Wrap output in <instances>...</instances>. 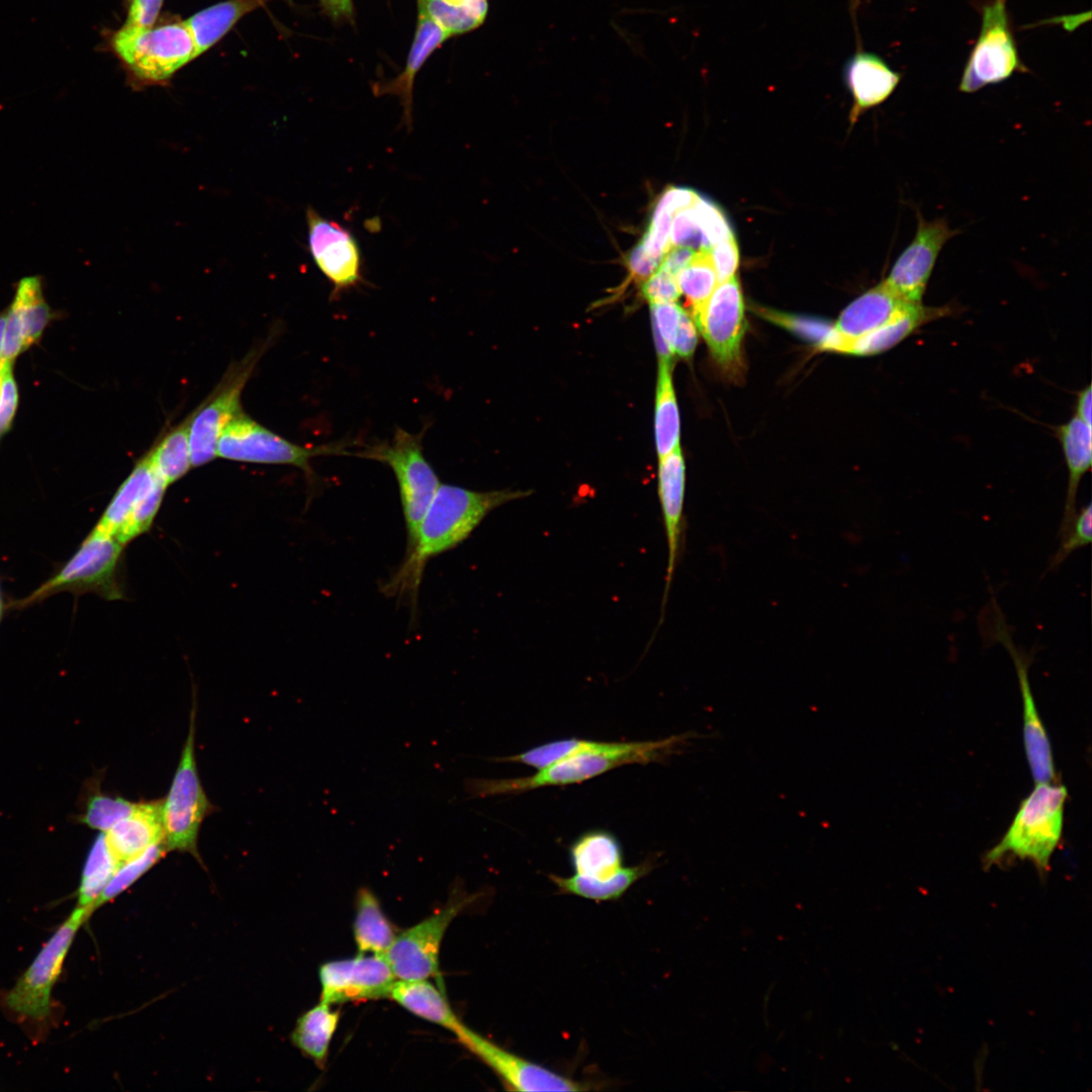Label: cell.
Returning a JSON list of instances; mask_svg holds the SVG:
<instances>
[{"label": "cell", "instance_id": "8992f818", "mask_svg": "<svg viewBox=\"0 0 1092 1092\" xmlns=\"http://www.w3.org/2000/svg\"><path fill=\"white\" fill-rule=\"evenodd\" d=\"M109 46L136 82L145 85L167 82L196 58L184 21L150 28L122 25L111 34Z\"/></svg>", "mask_w": 1092, "mask_h": 1092}, {"label": "cell", "instance_id": "c3c4849f", "mask_svg": "<svg viewBox=\"0 0 1092 1092\" xmlns=\"http://www.w3.org/2000/svg\"><path fill=\"white\" fill-rule=\"evenodd\" d=\"M710 255L718 283L735 276L739 263V251L734 237L713 246L710 249Z\"/></svg>", "mask_w": 1092, "mask_h": 1092}, {"label": "cell", "instance_id": "8d00e7d4", "mask_svg": "<svg viewBox=\"0 0 1092 1092\" xmlns=\"http://www.w3.org/2000/svg\"><path fill=\"white\" fill-rule=\"evenodd\" d=\"M420 13L439 24L450 36L479 26L487 12V1L461 5L451 0H418Z\"/></svg>", "mask_w": 1092, "mask_h": 1092}, {"label": "cell", "instance_id": "11a10c76", "mask_svg": "<svg viewBox=\"0 0 1092 1092\" xmlns=\"http://www.w3.org/2000/svg\"><path fill=\"white\" fill-rule=\"evenodd\" d=\"M1091 399V386L1087 385L1084 389L1078 392L1075 405V417L1090 426L1092 421Z\"/></svg>", "mask_w": 1092, "mask_h": 1092}, {"label": "cell", "instance_id": "2e32d148", "mask_svg": "<svg viewBox=\"0 0 1092 1092\" xmlns=\"http://www.w3.org/2000/svg\"><path fill=\"white\" fill-rule=\"evenodd\" d=\"M694 322L721 369L732 377L740 375L746 324L742 292L735 276L718 283Z\"/></svg>", "mask_w": 1092, "mask_h": 1092}, {"label": "cell", "instance_id": "d6986e66", "mask_svg": "<svg viewBox=\"0 0 1092 1092\" xmlns=\"http://www.w3.org/2000/svg\"><path fill=\"white\" fill-rule=\"evenodd\" d=\"M959 234L944 218L926 220L917 211V229L912 242L894 263L883 281L896 295L910 302H922L927 283L942 247Z\"/></svg>", "mask_w": 1092, "mask_h": 1092}, {"label": "cell", "instance_id": "30bf717a", "mask_svg": "<svg viewBox=\"0 0 1092 1092\" xmlns=\"http://www.w3.org/2000/svg\"><path fill=\"white\" fill-rule=\"evenodd\" d=\"M984 638L1000 643L1009 653L1018 678L1023 710V743L1031 776L1036 783H1050L1055 779V764L1051 742L1037 713L1028 678V668L1033 653L1018 648L1012 639L1009 626L992 596L985 613L981 615Z\"/></svg>", "mask_w": 1092, "mask_h": 1092}, {"label": "cell", "instance_id": "ab89813d", "mask_svg": "<svg viewBox=\"0 0 1092 1092\" xmlns=\"http://www.w3.org/2000/svg\"><path fill=\"white\" fill-rule=\"evenodd\" d=\"M755 311L767 321L814 343L816 347L822 350L834 332V327L825 320L789 314L760 307H757Z\"/></svg>", "mask_w": 1092, "mask_h": 1092}, {"label": "cell", "instance_id": "680465c9", "mask_svg": "<svg viewBox=\"0 0 1092 1092\" xmlns=\"http://www.w3.org/2000/svg\"><path fill=\"white\" fill-rule=\"evenodd\" d=\"M451 1L454 2V3H457V4H461V5H468V4H475V3H479V2H484L486 0H451Z\"/></svg>", "mask_w": 1092, "mask_h": 1092}, {"label": "cell", "instance_id": "4316f807", "mask_svg": "<svg viewBox=\"0 0 1092 1092\" xmlns=\"http://www.w3.org/2000/svg\"><path fill=\"white\" fill-rule=\"evenodd\" d=\"M952 312L950 306H927L913 302L882 328L850 342L844 353L871 356L883 353L911 336L922 326Z\"/></svg>", "mask_w": 1092, "mask_h": 1092}, {"label": "cell", "instance_id": "7dc6e473", "mask_svg": "<svg viewBox=\"0 0 1092 1092\" xmlns=\"http://www.w3.org/2000/svg\"><path fill=\"white\" fill-rule=\"evenodd\" d=\"M642 294L650 302H675L680 295L676 278L661 270L653 273L642 284Z\"/></svg>", "mask_w": 1092, "mask_h": 1092}, {"label": "cell", "instance_id": "603a6c76", "mask_svg": "<svg viewBox=\"0 0 1092 1092\" xmlns=\"http://www.w3.org/2000/svg\"><path fill=\"white\" fill-rule=\"evenodd\" d=\"M911 303L896 295L884 282L868 290L853 300L836 322L834 330L839 337L836 352L844 353L850 342L882 328Z\"/></svg>", "mask_w": 1092, "mask_h": 1092}, {"label": "cell", "instance_id": "f6af8a7d", "mask_svg": "<svg viewBox=\"0 0 1092 1092\" xmlns=\"http://www.w3.org/2000/svg\"><path fill=\"white\" fill-rule=\"evenodd\" d=\"M672 215L664 209L654 208L649 226L640 243L653 257L662 261L670 248L669 235Z\"/></svg>", "mask_w": 1092, "mask_h": 1092}, {"label": "cell", "instance_id": "ac0fdd59", "mask_svg": "<svg viewBox=\"0 0 1092 1092\" xmlns=\"http://www.w3.org/2000/svg\"><path fill=\"white\" fill-rule=\"evenodd\" d=\"M453 1032L459 1042L490 1068L511 1090L581 1091L587 1089L580 1082L502 1048L463 1022Z\"/></svg>", "mask_w": 1092, "mask_h": 1092}, {"label": "cell", "instance_id": "277c9868", "mask_svg": "<svg viewBox=\"0 0 1092 1092\" xmlns=\"http://www.w3.org/2000/svg\"><path fill=\"white\" fill-rule=\"evenodd\" d=\"M1067 796L1063 785L1036 783L1003 837L985 854L984 866L1000 864L1011 856L1032 861L1044 874L1061 840Z\"/></svg>", "mask_w": 1092, "mask_h": 1092}, {"label": "cell", "instance_id": "5bb4252c", "mask_svg": "<svg viewBox=\"0 0 1092 1092\" xmlns=\"http://www.w3.org/2000/svg\"><path fill=\"white\" fill-rule=\"evenodd\" d=\"M1006 3L991 0L982 7V27L963 73L959 87L962 92H976L1021 70Z\"/></svg>", "mask_w": 1092, "mask_h": 1092}, {"label": "cell", "instance_id": "83f0119b", "mask_svg": "<svg viewBox=\"0 0 1092 1092\" xmlns=\"http://www.w3.org/2000/svg\"><path fill=\"white\" fill-rule=\"evenodd\" d=\"M388 997L411 1013L454 1031L462 1021L442 989L427 980H395Z\"/></svg>", "mask_w": 1092, "mask_h": 1092}, {"label": "cell", "instance_id": "52a82bcc", "mask_svg": "<svg viewBox=\"0 0 1092 1092\" xmlns=\"http://www.w3.org/2000/svg\"><path fill=\"white\" fill-rule=\"evenodd\" d=\"M423 433L397 428L388 442L367 446L352 455L388 465L397 482L408 545L439 486L440 479L426 459Z\"/></svg>", "mask_w": 1092, "mask_h": 1092}, {"label": "cell", "instance_id": "7a4b0ae2", "mask_svg": "<svg viewBox=\"0 0 1092 1092\" xmlns=\"http://www.w3.org/2000/svg\"><path fill=\"white\" fill-rule=\"evenodd\" d=\"M697 737L696 732H686L645 741L592 740L582 752L539 768L531 776L504 779L469 778L464 781V789L470 798H488L579 784L620 766L663 762Z\"/></svg>", "mask_w": 1092, "mask_h": 1092}, {"label": "cell", "instance_id": "f5cc1de1", "mask_svg": "<svg viewBox=\"0 0 1092 1092\" xmlns=\"http://www.w3.org/2000/svg\"><path fill=\"white\" fill-rule=\"evenodd\" d=\"M698 194L686 187H669L659 197L655 208L664 209L674 214L676 211L693 205Z\"/></svg>", "mask_w": 1092, "mask_h": 1092}, {"label": "cell", "instance_id": "1f68e13d", "mask_svg": "<svg viewBox=\"0 0 1092 1092\" xmlns=\"http://www.w3.org/2000/svg\"><path fill=\"white\" fill-rule=\"evenodd\" d=\"M339 1020L338 1010L331 1009V1004L320 1002L298 1018L291 1033V1041L304 1055L323 1066Z\"/></svg>", "mask_w": 1092, "mask_h": 1092}, {"label": "cell", "instance_id": "d6a6232c", "mask_svg": "<svg viewBox=\"0 0 1092 1092\" xmlns=\"http://www.w3.org/2000/svg\"><path fill=\"white\" fill-rule=\"evenodd\" d=\"M670 371L671 363L659 361L654 417L658 459L679 446V415Z\"/></svg>", "mask_w": 1092, "mask_h": 1092}, {"label": "cell", "instance_id": "7c38bea8", "mask_svg": "<svg viewBox=\"0 0 1092 1092\" xmlns=\"http://www.w3.org/2000/svg\"><path fill=\"white\" fill-rule=\"evenodd\" d=\"M463 891L416 925L397 933L384 959L397 980H427L439 974V952L444 934L458 913L473 901Z\"/></svg>", "mask_w": 1092, "mask_h": 1092}, {"label": "cell", "instance_id": "91938a15", "mask_svg": "<svg viewBox=\"0 0 1092 1092\" xmlns=\"http://www.w3.org/2000/svg\"><path fill=\"white\" fill-rule=\"evenodd\" d=\"M3 609H4L3 600H2L1 590H0V621H1V618H2V614H3Z\"/></svg>", "mask_w": 1092, "mask_h": 1092}, {"label": "cell", "instance_id": "9c48e42d", "mask_svg": "<svg viewBox=\"0 0 1092 1092\" xmlns=\"http://www.w3.org/2000/svg\"><path fill=\"white\" fill-rule=\"evenodd\" d=\"M346 443L300 446L257 423L243 411L222 430L217 457L249 463L290 465L301 469L310 480V461L317 456L349 455Z\"/></svg>", "mask_w": 1092, "mask_h": 1092}, {"label": "cell", "instance_id": "6da1fadb", "mask_svg": "<svg viewBox=\"0 0 1092 1092\" xmlns=\"http://www.w3.org/2000/svg\"><path fill=\"white\" fill-rule=\"evenodd\" d=\"M531 492L509 488L478 491L441 483L413 541L406 545L402 561L383 583L382 592L415 602L431 559L464 542L490 512Z\"/></svg>", "mask_w": 1092, "mask_h": 1092}, {"label": "cell", "instance_id": "9f6ffc18", "mask_svg": "<svg viewBox=\"0 0 1092 1092\" xmlns=\"http://www.w3.org/2000/svg\"><path fill=\"white\" fill-rule=\"evenodd\" d=\"M329 13L336 17H348L352 15V0H322Z\"/></svg>", "mask_w": 1092, "mask_h": 1092}, {"label": "cell", "instance_id": "ee69618b", "mask_svg": "<svg viewBox=\"0 0 1092 1092\" xmlns=\"http://www.w3.org/2000/svg\"><path fill=\"white\" fill-rule=\"evenodd\" d=\"M670 247H688L696 252L710 250L692 206L676 211L671 218Z\"/></svg>", "mask_w": 1092, "mask_h": 1092}, {"label": "cell", "instance_id": "e0dca14e", "mask_svg": "<svg viewBox=\"0 0 1092 1092\" xmlns=\"http://www.w3.org/2000/svg\"><path fill=\"white\" fill-rule=\"evenodd\" d=\"M305 216L308 251L333 285L331 298L337 299L363 282L360 247L348 229L322 216L313 207L307 206Z\"/></svg>", "mask_w": 1092, "mask_h": 1092}, {"label": "cell", "instance_id": "ba28073f", "mask_svg": "<svg viewBox=\"0 0 1092 1092\" xmlns=\"http://www.w3.org/2000/svg\"><path fill=\"white\" fill-rule=\"evenodd\" d=\"M195 705L190 713L187 739L181 751L167 797L162 800L164 843L167 850L188 852L199 859L197 839L200 825L211 813L199 780L195 758Z\"/></svg>", "mask_w": 1092, "mask_h": 1092}, {"label": "cell", "instance_id": "8fae6325", "mask_svg": "<svg viewBox=\"0 0 1092 1092\" xmlns=\"http://www.w3.org/2000/svg\"><path fill=\"white\" fill-rule=\"evenodd\" d=\"M167 487L145 454L119 485L95 527L125 546L151 529Z\"/></svg>", "mask_w": 1092, "mask_h": 1092}, {"label": "cell", "instance_id": "cb8c5ba5", "mask_svg": "<svg viewBox=\"0 0 1092 1092\" xmlns=\"http://www.w3.org/2000/svg\"><path fill=\"white\" fill-rule=\"evenodd\" d=\"M103 833L119 863L142 854L151 845L164 841L162 801L136 803L129 815Z\"/></svg>", "mask_w": 1092, "mask_h": 1092}, {"label": "cell", "instance_id": "6f0895ef", "mask_svg": "<svg viewBox=\"0 0 1092 1092\" xmlns=\"http://www.w3.org/2000/svg\"><path fill=\"white\" fill-rule=\"evenodd\" d=\"M6 326V314H0V363L2 361L4 335Z\"/></svg>", "mask_w": 1092, "mask_h": 1092}, {"label": "cell", "instance_id": "4fadbf2b", "mask_svg": "<svg viewBox=\"0 0 1092 1092\" xmlns=\"http://www.w3.org/2000/svg\"><path fill=\"white\" fill-rule=\"evenodd\" d=\"M258 360L259 350L231 366L210 395L187 418L192 467L217 457L219 436L229 422L243 411L242 392Z\"/></svg>", "mask_w": 1092, "mask_h": 1092}, {"label": "cell", "instance_id": "3957f363", "mask_svg": "<svg viewBox=\"0 0 1092 1092\" xmlns=\"http://www.w3.org/2000/svg\"><path fill=\"white\" fill-rule=\"evenodd\" d=\"M573 875H550L560 893L603 902L617 900L653 868V859L624 867L622 846L606 830H592L577 837L569 847Z\"/></svg>", "mask_w": 1092, "mask_h": 1092}, {"label": "cell", "instance_id": "836d02e7", "mask_svg": "<svg viewBox=\"0 0 1092 1092\" xmlns=\"http://www.w3.org/2000/svg\"><path fill=\"white\" fill-rule=\"evenodd\" d=\"M146 454L168 486L183 477L192 467L188 419L171 428Z\"/></svg>", "mask_w": 1092, "mask_h": 1092}, {"label": "cell", "instance_id": "f35d334b", "mask_svg": "<svg viewBox=\"0 0 1092 1092\" xmlns=\"http://www.w3.org/2000/svg\"><path fill=\"white\" fill-rule=\"evenodd\" d=\"M135 804L121 797L95 792L88 798L85 812L80 820L92 829L106 832L119 820L129 815Z\"/></svg>", "mask_w": 1092, "mask_h": 1092}, {"label": "cell", "instance_id": "60d3db41", "mask_svg": "<svg viewBox=\"0 0 1092 1092\" xmlns=\"http://www.w3.org/2000/svg\"><path fill=\"white\" fill-rule=\"evenodd\" d=\"M682 308L675 302H652L650 313L659 361L671 363L673 342Z\"/></svg>", "mask_w": 1092, "mask_h": 1092}, {"label": "cell", "instance_id": "e575fe53", "mask_svg": "<svg viewBox=\"0 0 1092 1092\" xmlns=\"http://www.w3.org/2000/svg\"><path fill=\"white\" fill-rule=\"evenodd\" d=\"M119 864L107 845L104 833L100 832L84 864L77 906L86 908L92 913L97 899Z\"/></svg>", "mask_w": 1092, "mask_h": 1092}, {"label": "cell", "instance_id": "484cf974", "mask_svg": "<svg viewBox=\"0 0 1092 1092\" xmlns=\"http://www.w3.org/2000/svg\"><path fill=\"white\" fill-rule=\"evenodd\" d=\"M1091 426L1077 417L1057 429V436L1062 446L1068 469V486L1064 514L1058 536L1062 539L1071 529L1077 515V494L1082 477L1091 469L1092 434Z\"/></svg>", "mask_w": 1092, "mask_h": 1092}, {"label": "cell", "instance_id": "74e56055", "mask_svg": "<svg viewBox=\"0 0 1092 1092\" xmlns=\"http://www.w3.org/2000/svg\"><path fill=\"white\" fill-rule=\"evenodd\" d=\"M166 851L168 850L164 841H160L151 845L142 854L120 863L97 899L94 910L130 887L155 866L165 855Z\"/></svg>", "mask_w": 1092, "mask_h": 1092}, {"label": "cell", "instance_id": "9a60e30c", "mask_svg": "<svg viewBox=\"0 0 1092 1092\" xmlns=\"http://www.w3.org/2000/svg\"><path fill=\"white\" fill-rule=\"evenodd\" d=\"M90 914L88 909L78 906L60 926L8 993L6 1004L10 1009L36 1020L48 1017L52 988L75 934Z\"/></svg>", "mask_w": 1092, "mask_h": 1092}, {"label": "cell", "instance_id": "7bdbcfd3", "mask_svg": "<svg viewBox=\"0 0 1092 1092\" xmlns=\"http://www.w3.org/2000/svg\"><path fill=\"white\" fill-rule=\"evenodd\" d=\"M692 208L710 248L734 237L726 216L714 202L698 195Z\"/></svg>", "mask_w": 1092, "mask_h": 1092}, {"label": "cell", "instance_id": "816d5d0a", "mask_svg": "<svg viewBox=\"0 0 1092 1092\" xmlns=\"http://www.w3.org/2000/svg\"><path fill=\"white\" fill-rule=\"evenodd\" d=\"M697 344L695 322L684 309L674 336L673 351L681 358L693 356Z\"/></svg>", "mask_w": 1092, "mask_h": 1092}, {"label": "cell", "instance_id": "f1b7e54d", "mask_svg": "<svg viewBox=\"0 0 1092 1092\" xmlns=\"http://www.w3.org/2000/svg\"><path fill=\"white\" fill-rule=\"evenodd\" d=\"M450 35L434 20L420 13L415 39L408 55L406 67L403 73L386 86L379 88L378 93H390L400 97L403 106V122L407 129L413 123V85L418 71L434 50L444 42Z\"/></svg>", "mask_w": 1092, "mask_h": 1092}, {"label": "cell", "instance_id": "4dcf8cb0", "mask_svg": "<svg viewBox=\"0 0 1092 1092\" xmlns=\"http://www.w3.org/2000/svg\"><path fill=\"white\" fill-rule=\"evenodd\" d=\"M353 931L358 954L383 956L396 935L377 897L366 887L356 894Z\"/></svg>", "mask_w": 1092, "mask_h": 1092}, {"label": "cell", "instance_id": "d590c367", "mask_svg": "<svg viewBox=\"0 0 1092 1092\" xmlns=\"http://www.w3.org/2000/svg\"><path fill=\"white\" fill-rule=\"evenodd\" d=\"M676 282L679 292L689 301L695 320L718 284L710 250L697 252L691 263L677 273Z\"/></svg>", "mask_w": 1092, "mask_h": 1092}, {"label": "cell", "instance_id": "7402d4cb", "mask_svg": "<svg viewBox=\"0 0 1092 1092\" xmlns=\"http://www.w3.org/2000/svg\"><path fill=\"white\" fill-rule=\"evenodd\" d=\"M658 495L667 542V565L662 610L672 582L680 546L686 486V466L678 446L658 462Z\"/></svg>", "mask_w": 1092, "mask_h": 1092}, {"label": "cell", "instance_id": "f546056e", "mask_svg": "<svg viewBox=\"0 0 1092 1092\" xmlns=\"http://www.w3.org/2000/svg\"><path fill=\"white\" fill-rule=\"evenodd\" d=\"M265 0H226L184 21L195 44L196 58L216 43L248 12Z\"/></svg>", "mask_w": 1092, "mask_h": 1092}, {"label": "cell", "instance_id": "ffe728a7", "mask_svg": "<svg viewBox=\"0 0 1092 1092\" xmlns=\"http://www.w3.org/2000/svg\"><path fill=\"white\" fill-rule=\"evenodd\" d=\"M321 1002L328 1004L388 997L396 980L383 956L358 954L321 966Z\"/></svg>", "mask_w": 1092, "mask_h": 1092}, {"label": "cell", "instance_id": "db71d44e", "mask_svg": "<svg viewBox=\"0 0 1092 1092\" xmlns=\"http://www.w3.org/2000/svg\"><path fill=\"white\" fill-rule=\"evenodd\" d=\"M696 253L688 247H670L664 254L659 269L676 278L677 273L691 263Z\"/></svg>", "mask_w": 1092, "mask_h": 1092}, {"label": "cell", "instance_id": "b9f144b4", "mask_svg": "<svg viewBox=\"0 0 1092 1092\" xmlns=\"http://www.w3.org/2000/svg\"><path fill=\"white\" fill-rule=\"evenodd\" d=\"M1091 539L1092 506L1088 503L1077 512L1070 531L1060 539L1058 550L1050 558L1049 570L1059 568L1073 552L1089 545Z\"/></svg>", "mask_w": 1092, "mask_h": 1092}, {"label": "cell", "instance_id": "d4e9b609", "mask_svg": "<svg viewBox=\"0 0 1092 1092\" xmlns=\"http://www.w3.org/2000/svg\"><path fill=\"white\" fill-rule=\"evenodd\" d=\"M845 81L853 97L851 120L860 113L883 103L894 92L900 75L893 71L880 57L871 53H857L845 66Z\"/></svg>", "mask_w": 1092, "mask_h": 1092}, {"label": "cell", "instance_id": "5b68a950", "mask_svg": "<svg viewBox=\"0 0 1092 1092\" xmlns=\"http://www.w3.org/2000/svg\"><path fill=\"white\" fill-rule=\"evenodd\" d=\"M123 547L94 527L57 572L13 607L25 608L60 593L94 594L109 601L122 599L119 570Z\"/></svg>", "mask_w": 1092, "mask_h": 1092}, {"label": "cell", "instance_id": "f907efd6", "mask_svg": "<svg viewBox=\"0 0 1092 1092\" xmlns=\"http://www.w3.org/2000/svg\"><path fill=\"white\" fill-rule=\"evenodd\" d=\"M661 261L650 255L640 242L631 250L627 258L631 278L638 282L647 280L658 270Z\"/></svg>", "mask_w": 1092, "mask_h": 1092}, {"label": "cell", "instance_id": "44dd1931", "mask_svg": "<svg viewBox=\"0 0 1092 1092\" xmlns=\"http://www.w3.org/2000/svg\"><path fill=\"white\" fill-rule=\"evenodd\" d=\"M51 317L38 276L22 278L6 313L2 362L15 358L41 337Z\"/></svg>", "mask_w": 1092, "mask_h": 1092}, {"label": "cell", "instance_id": "681fc988", "mask_svg": "<svg viewBox=\"0 0 1092 1092\" xmlns=\"http://www.w3.org/2000/svg\"><path fill=\"white\" fill-rule=\"evenodd\" d=\"M164 0H129L127 17L123 25L150 28L153 27Z\"/></svg>", "mask_w": 1092, "mask_h": 1092}, {"label": "cell", "instance_id": "bcb514c9", "mask_svg": "<svg viewBox=\"0 0 1092 1092\" xmlns=\"http://www.w3.org/2000/svg\"><path fill=\"white\" fill-rule=\"evenodd\" d=\"M18 405L13 363H0V439L10 429Z\"/></svg>", "mask_w": 1092, "mask_h": 1092}]
</instances>
